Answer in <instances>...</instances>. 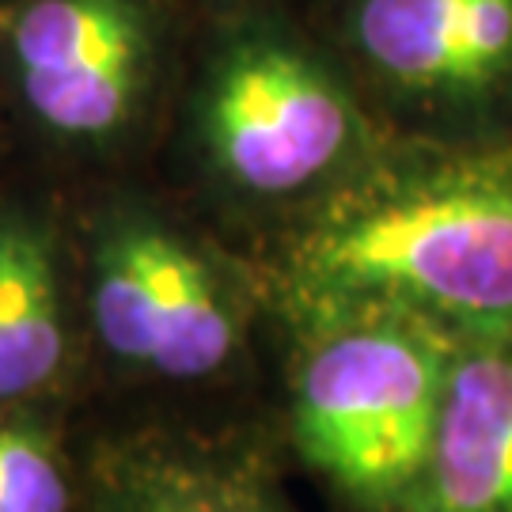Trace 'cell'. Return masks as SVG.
Here are the masks:
<instances>
[{
	"mask_svg": "<svg viewBox=\"0 0 512 512\" xmlns=\"http://www.w3.org/2000/svg\"><path fill=\"white\" fill-rule=\"evenodd\" d=\"M296 281L346 319L512 342V152L391 175L338 202L296 247Z\"/></svg>",
	"mask_w": 512,
	"mask_h": 512,
	"instance_id": "1",
	"label": "cell"
},
{
	"mask_svg": "<svg viewBox=\"0 0 512 512\" xmlns=\"http://www.w3.org/2000/svg\"><path fill=\"white\" fill-rule=\"evenodd\" d=\"M456 353L452 338L410 319H346L300 368V452L365 505L410 501L433 456Z\"/></svg>",
	"mask_w": 512,
	"mask_h": 512,
	"instance_id": "2",
	"label": "cell"
},
{
	"mask_svg": "<svg viewBox=\"0 0 512 512\" xmlns=\"http://www.w3.org/2000/svg\"><path fill=\"white\" fill-rule=\"evenodd\" d=\"M205 126L232 183L255 194H289L338 164L353 137V110L315 61L289 46L255 42L224 61Z\"/></svg>",
	"mask_w": 512,
	"mask_h": 512,
	"instance_id": "3",
	"label": "cell"
},
{
	"mask_svg": "<svg viewBox=\"0 0 512 512\" xmlns=\"http://www.w3.org/2000/svg\"><path fill=\"white\" fill-rule=\"evenodd\" d=\"M95 323L110 353L171 380H202L236 349V319L205 262L152 224L103 243Z\"/></svg>",
	"mask_w": 512,
	"mask_h": 512,
	"instance_id": "4",
	"label": "cell"
},
{
	"mask_svg": "<svg viewBox=\"0 0 512 512\" xmlns=\"http://www.w3.org/2000/svg\"><path fill=\"white\" fill-rule=\"evenodd\" d=\"M12 54L46 126L103 137L137 99L145 31L129 0H31L12 23Z\"/></svg>",
	"mask_w": 512,
	"mask_h": 512,
	"instance_id": "5",
	"label": "cell"
},
{
	"mask_svg": "<svg viewBox=\"0 0 512 512\" xmlns=\"http://www.w3.org/2000/svg\"><path fill=\"white\" fill-rule=\"evenodd\" d=\"M410 512H512V342L459 346Z\"/></svg>",
	"mask_w": 512,
	"mask_h": 512,
	"instance_id": "6",
	"label": "cell"
},
{
	"mask_svg": "<svg viewBox=\"0 0 512 512\" xmlns=\"http://www.w3.org/2000/svg\"><path fill=\"white\" fill-rule=\"evenodd\" d=\"M353 31L406 88L471 92L512 73V0H361Z\"/></svg>",
	"mask_w": 512,
	"mask_h": 512,
	"instance_id": "7",
	"label": "cell"
},
{
	"mask_svg": "<svg viewBox=\"0 0 512 512\" xmlns=\"http://www.w3.org/2000/svg\"><path fill=\"white\" fill-rule=\"evenodd\" d=\"M65 327L46 243L0 224V399L31 395L61 372Z\"/></svg>",
	"mask_w": 512,
	"mask_h": 512,
	"instance_id": "8",
	"label": "cell"
},
{
	"mask_svg": "<svg viewBox=\"0 0 512 512\" xmlns=\"http://www.w3.org/2000/svg\"><path fill=\"white\" fill-rule=\"evenodd\" d=\"M103 512H281L251 475L213 459L148 456L126 463Z\"/></svg>",
	"mask_w": 512,
	"mask_h": 512,
	"instance_id": "9",
	"label": "cell"
},
{
	"mask_svg": "<svg viewBox=\"0 0 512 512\" xmlns=\"http://www.w3.org/2000/svg\"><path fill=\"white\" fill-rule=\"evenodd\" d=\"M0 512H69V482L50 444L0 425Z\"/></svg>",
	"mask_w": 512,
	"mask_h": 512,
	"instance_id": "10",
	"label": "cell"
}]
</instances>
